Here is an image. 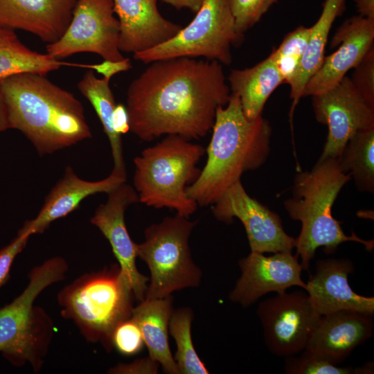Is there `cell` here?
Returning <instances> with one entry per match:
<instances>
[{"label":"cell","instance_id":"6da1fadb","mask_svg":"<svg viewBox=\"0 0 374 374\" xmlns=\"http://www.w3.org/2000/svg\"><path fill=\"white\" fill-rule=\"evenodd\" d=\"M230 95L217 61L179 57L152 62L127 90L130 131L145 141L163 135L204 137Z\"/></svg>","mask_w":374,"mask_h":374},{"label":"cell","instance_id":"7a4b0ae2","mask_svg":"<svg viewBox=\"0 0 374 374\" xmlns=\"http://www.w3.org/2000/svg\"><path fill=\"white\" fill-rule=\"evenodd\" d=\"M0 87L10 129L20 131L40 155L92 136L81 102L46 75L16 73L1 80Z\"/></svg>","mask_w":374,"mask_h":374},{"label":"cell","instance_id":"3957f363","mask_svg":"<svg viewBox=\"0 0 374 374\" xmlns=\"http://www.w3.org/2000/svg\"><path fill=\"white\" fill-rule=\"evenodd\" d=\"M211 130L206 164L198 178L186 188L187 195L198 206L215 203L244 172L261 167L271 150L269 121L262 115L248 119L234 93H231L225 106L217 109Z\"/></svg>","mask_w":374,"mask_h":374},{"label":"cell","instance_id":"277c9868","mask_svg":"<svg viewBox=\"0 0 374 374\" xmlns=\"http://www.w3.org/2000/svg\"><path fill=\"white\" fill-rule=\"evenodd\" d=\"M351 179L349 173L341 170L337 157L319 159L311 170L295 175L292 196L283 202V206L291 219L301 223L295 248L303 269L308 270L316 250L321 247L330 253L341 243L353 241L363 244L367 251L373 250V240H363L354 233L345 234L332 215L335 201Z\"/></svg>","mask_w":374,"mask_h":374},{"label":"cell","instance_id":"5b68a950","mask_svg":"<svg viewBox=\"0 0 374 374\" xmlns=\"http://www.w3.org/2000/svg\"><path fill=\"white\" fill-rule=\"evenodd\" d=\"M67 270L60 256L34 267L23 292L0 308V353L14 366L29 364L35 373L42 368L55 327L48 313L34 303L46 288L62 280Z\"/></svg>","mask_w":374,"mask_h":374},{"label":"cell","instance_id":"8992f818","mask_svg":"<svg viewBox=\"0 0 374 374\" xmlns=\"http://www.w3.org/2000/svg\"><path fill=\"white\" fill-rule=\"evenodd\" d=\"M206 153L202 145L177 135H167L134 159V188L139 202L155 208H167L188 217L198 205L186 188L199 177L197 164Z\"/></svg>","mask_w":374,"mask_h":374},{"label":"cell","instance_id":"52a82bcc","mask_svg":"<svg viewBox=\"0 0 374 374\" xmlns=\"http://www.w3.org/2000/svg\"><path fill=\"white\" fill-rule=\"evenodd\" d=\"M134 294L118 264L82 275L57 294L64 318L72 320L84 337L113 348L116 327L132 317Z\"/></svg>","mask_w":374,"mask_h":374},{"label":"cell","instance_id":"ba28073f","mask_svg":"<svg viewBox=\"0 0 374 374\" xmlns=\"http://www.w3.org/2000/svg\"><path fill=\"white\" fill-rule=\"evenodd\" d=\"M196 224L176 213L145 229V240L137 244V257L150 271L144 299H162L175 291L199 285L202 271L194 263L189 247Z\"/></svg>","mask_w":374,"mask_h":374},{"label":"cell","instance_id":"9c48e42d","mask_svg":"<svg viewBox=\"0 0 374 374\" xmlns=\"http://www.w3.org/2000/svg\"><path fill=\"white\" fill-rule=\"evenodd\" d=\"M193 19L172 39L134 54L144 64L179 57H204L229 65L231 47L243 36L235 30L229 0H204Z\"/></svg>","mask_w":374,"mask_h":374},{"label":"cell","instance_id":"30bf717a","mask_svg":"<svg viewBox=\"0 0 374 374\" xmlns=\"http://www.w3.org/2000/svg\"><path fill=\"white\" fill-rule=\"evenodd\" d=\"M113 0H76L64 35L46 45V53L61 60L78 53H93L105 60L125 59L118 48L119 21Z\"/></svg>","mask_w":374,"mask_h":374},{"label":"cell","instance_id":"8fae6325","mask_svg":"<svg viewBox=\"0 0 374 374\" xmlns=\"http://www.w3.org/2000/svg\"><path fill=\"white\" fill-rule=\"evenodd\" d=\"M257 314L264 339L274 355L289 357L305 350L321 316L307 293L284 292L260 303Z\"/></svg>","mask_w":374,"mask_h":374},{"label":"cell","instance_id":"7c38bea8","mask_svg":"<svg viewBox=\"0 0 374 374\" xmlns=\"http://www.w3.org/2000/svg\"><path fill=\"white\" fill-rule=\"evenodd\" d=\"M213 216L230 224L234 217L242 223L251 251L276 253L292 251L296 238L284 230L279 215L245 190L241 180L229 187L212 205Z\"/></svg>","mask_w":374,"mask_h":374},{"label":"cell","instance_id":"4fadbf2b","mask_svg":"<svg viewBox=\"0 0 374 374\" xmlns=\"http://www.w3.org/2000/svg\"><path fill=\"white\" fill-rule=\"evenodd\" d=\"M312 102L316 120L328 129L319 159L338 157L355 132L374 127V107L362 97L347 76L326 91L312 96Z\"/></svg>","mask_w":374,"mask_h":374},{"label":"cell","instance_id":"5bb4252c","mask_svg":"<svg viewBox=\"0 0 374 374\" xmlns=\"http://www.w3.org/2000/svg\"><path fill=\"white\" fill-rule=\"evenodd\" d=\"M105 203L98 206L90 220L109 241L121 270L139 301L145 299L149 278L136 268L137 244L127 229L125 213L127 207L139 202L134 188L125 182L107 193Z\"/></svg>","mask_w":374,"mask_h":374},{"label":"cell","instance_id":"9a60e30c","mask_svg":"<svg viewBox=\"0 0 374 374\" xmlns=\"http://www.w3.org/2000/svg\"><path fill=\"white\" fill-rule=\"evenodd\" d=\"M273 253L266 256L251 251L239 260L241 276L229 294L231 301L246 308L271 292L283 293L293 286L305 289L298 255H293L292 251Z\"/></svg>","mask_w":374,"mask_h":374},{"label":"cell","instance_id":"2e32d148","mask_svg":"<svg viewBox=\"0 0 374 374\" xmlns=\"http://www.w3.org/2000/svg\"><path fill=\"white\" fill-rule=\"evenodd\" d=\"M374 19L355 15L338 28L330 43L337 50L325 57L318 71L307 82L303 96L326 91L338 84L373 46Z\"/></svg>","mask_w":374,"mask_h":374},{"label":"cell","instance_id":"e0dca14e","mask_svg":"<svg viewBox=\"0 0 374 374\" xmlns=\"http://www.w3.org/2000/svg\"><path fill=\"white\" fill-rule=\"evenodd\" d=\"M354 271L353 262L346 259L319 260L315 272L306 283L309 300L320 316L351 310L373 316L374 298L355 292L348 283Z\"/></svg>","mask_w":374,"mask_h":374},{"label":"cell","instance_id":"ac0fdd59","mask_svg":"<svg viewBox=\"0 0 374 374\" xmlns=\"http://www.w3.org/2000/svg\"><path fill=\"white\" fill-rule=\"evenodd\" d=\"M119 21L118 48L121 52H143L174 37L183 28L165 19L157 8V0H113Z\"/></svg>","mask_w":374,"mask_h":374},{"label":"cell","instance_id":"d6986e66","mask_svg":"<svg viewBox=\"0 0 374 374\" xmlns=\"http://www.w3.org/2000/svg\"><path fill=\"white\" fill-rule=\"evenodd\" d=\"M373 317L351 310L321 316L305 352L332 364L341 362L356 347L371 337Z\"/></svg>","mask_w":374,"mask_h":374},{"label":"cell","instance_id":"ffe728a7","mask_svg":"<svg viewBox=\"0 0 374 374\" xmlns=\"http://www.w3.org/2000/svg\"><path fill=\"white\" fill-rule=\"evenodd\" d=\"M76 0H0V27L27 31L52 44L66 30Z\"/></svg>","mask_w":374,"mask_h":374},{"label":"cell","instance_id":"44dd1931","mask_svg":"<svg viewBox=\"0 0 374 374\" xmlns=\"http://www.w3.org/2000/svg\"><path fill=\"white\" fill-rule=\"evenodd\" d=\"M125 181L126 177L113 172L99 181L84 180L78 177L68 166L63 177L49 192L37 215L26 220L20 230L30 235L42 233L53 222L76 210L87 197L97 193L107 194Z\"/></svg>","mask_w":374,"mask_h":374},{"label":"cell","instance_id":"7402d4cb","mask_svg":"<svg viewBox=\"0 0 374 374\" xmlns=\"http://www.w3.org/2000/svg\"><path fill=\"white\" fill-rule=\"evenodd\" d=\"M170 296L143 299L134 308L132 318L138 323L148 348L149 357L169 374H179V370L168 344V326L172 312Z\"/></svg>","mask_w":374,"mask_h":374},{"label":"cell","instance_id":"603a6c76","mask_svg":"<svg viewBox=\"0 0 374 374\" xmlns=\"http://www.w3.org/2000/svg\"><path fill=\"white\" fill-rule=\"evenodd\" d=\"M228 80L231 93L239 97L243 113L249 120L261 115L269 97L284 83L269 56L252 67L232 70Z\"/></svg>","mask_w":374,"mask_h":374},{"label":"cell","instance_id":"cb8c5ba5","mask_svg":"<svg viewBox=\"0 0 374 374\" xmlns=\"http://www.w3.org/2000/svg\"><path fill=\"white\" fill-rule=\"evenodd\" d=\"M345 8L346 0H326L319 18L311 27L310 38L298 69L288 82L292 100L291 120L307 82L323 62L324 50L332 25Z\"/></svg>","mask_w":374,"mask_h":374},{"label":"cell","instance_id":"d4e9b609","mask_svg":"<svg viewBox=\"0 0 374 374\" xmlns=\"http://www.w3.org/2000/svg\"><path fill=\"white\" fill-rule=\"evenodd\" d=\"M85 67V64L71 63L51 55L34 51L24 45L12 29L0 27V80L19 73L46 75L62 66Z\"/></svg>","mask_w":374,"mask_h":374},{"label":"cell","instance_id":"484cf974","mask_svg":"<svg viewBox=\"0 0 374 374\" xmlns=\"http://www.w3.org/2000/svg\"><path fill=\"white\" fill-rule=\"evenodd\" d=\"M109 82L110 79L96 77L94 71L88 69L77 87L93 107L109 139L114 162L112 172L127 177L121 136L116 133L113 127V115L116 103Z\"/></svg>","mask_w":374,"mask_h":374},{"label":"cell","instance_id":"4316f807","mask_svg":"<svg viewBox=\"0 0 374 374\" xmlns=\"http://www.w3.org/2000/svg\"><path fill=\"white\" fill-rule=\"evenodd\" d=\"M341 170L349 173L361 192H374V127L355 132L337 157Z\"/></svg>","mask_w":374,"mask_h":374},{"label":"cell","instance_id":"83f0119b","mask_svg":"<svg viewBox=\"0 0 374 374\" xmlns=\"http://www.w3.org/2000/svg\"><path fill=\"white\" fill-rule=\"evenodd\" d=\"M193 311L182 308L172 312L168 329L175 341L177 352L174 357L181 374H208V370L196 353L191 337Z\"/></svg>","mask_w":374,"mask_h":374},{"label":"cell","instance_id":"f1b7e54d","mask_svg":"<svg viewBox=\"0 0 374 374\" xmlns=\"http://www.w3.org/2000/svg\"><path fill=\"white\" fill-rule=\"evenodd\" d=\"M311 27L300 26L289 33L278 47L269 55L283 78L288 84L296 73L306 48Z\"/></svg>","mask_w":374,"mask_h":374},{"label":"cell","instance_id":"f546056e","mask_svg":"<svg viewBox=\"0 0 374 374\" xmlns=\"http://www.w3.org/2000/svg\"><path fill=\"white\" fill-rule=\"evenodd\" d=\"M285 372L287 374H351L359 369L351 367H339L322 358L305 351L300 357H286Z\"/></svg>","mask_w":374,"mask_h":374},{"label":"cell","instance_id":"4dcf8cb0","mask_svg":"<svg viewBox=\"0 0 374 374\" xmlns=\"http://www.w3.org/2000/svg\"><path fill=\"white\" fill-rule=\"evenodd\" d=\"M278 0H229L235 32L244 33L258 22Z\"/></svg>","mask_w":374,"mask_h":374},{"label":"cell","instance_id":"1f68e13d","mask_svg":"<svg viewBox=\"0 0 374 374\" xmlns=\"http://www.w3.org/2000/svg\"><path fill=\"white\" fill-rule=\"evenodd\" d=\"M112 341L113 348L126 356L138 354L145 345L141 329L132 317L122 321L116 327Z\"/></svg>","mask_w":374,"mask_h":374},{"label":"cell","instance_id":"d6a6232c","mask_svg":"<svg viewBox=\"0 0 374 374\" xmlns=\"http://www.w3.org/2000/svg\"><path fill=\"white\" fill-rule=\"evenodd\" d=\"M350 78L353 85L362 97L374 107V48L366 53L353 69Z\"/></svg>","mask_w":374,"mask_h":374},{"label":"cell","instance_id":"836d02e7","mask_svg":"<svg viewBox=\"0 0 374 374\" xmlns=\"http://www.w3.org/2000/svg\"><path fill=\"white\" fill-rule=\"evenodd\" d=\"M30 236L19 229L17 236L0 249V287L8 282L12 265L17 256L26 247Z\"/></svg>","mask_w":374,"mask_h":374},{"label":"cell","instance_id":"e575fe53","mask_svg":"<svg viewBox=\"0 0 374 374\" xmlns=\"http://www.w3.org/2000/svg\"><path fill=\"white\" fill-rule=\"evenodd\" d=\"M159 364L150 357L138 359L130 364H120L109 371V373L115 374H154L158 371Z\"/></svg>","mask_w":374,"mask_h":374},{"label":"cell","instance_id":"d590c367","mask_svg":"<svg viewBox=\"0 0 374 374\" xmlns=\"http://www.w3.org/2000/svg\"><path fill=\"white\" fill-rule=\"evenodd\" d=\"M132 68V63L129 58L121 61L112 62L105 60L99 64H89V69L96 71L103 75L104 78L110 79L116 74L126 71Z\"/></svg>","mask_w":374,"mask_h":374},{"label":"cell","instance_id":"8d00e7d4","mask_svg":"<svg viewBox=\"0 0 374 374\" xmlns=\"http://www.w3.org/2000/svg\"><path fill=\"white\" fill-rule=\"evenodd\" d=\"M113 127L116 134H122L130 131L128 114L126 107L116 104L113 115Z\"/></svg>","mask_w":374,"mask_h":374},{"label":"cell","instance_id":"74e56055","mask_svg":"<svg viewBox=\"0 0 374 374\" xmlns=\"http://www.w3.org/2000/svg\"><path fill=\"white\" fill-rule=\"evenodd\" d=\"M177 9H188L193 12H197L200 8L204 0H161Z\"/></svg>","mask_w":374,"mask_h":374},{"label":"cell","instance_id":"f35d334b","mask_svg":"<svg viewBox=\"0 0 374 374\" xmlns=\"http://www.w3.org/2000/svg\"><path fill=\"white\" fill-rule=\"evenodd\" d=\"M359 15L374 19V0H353Z\"/></svg>","mask_w":374,"mask_h":374},{"label":"cell","instance_id":"ab89813d","mask_svg":"<svg viewBox=\"0 0 374 374\" xmlns=\"http://www.w3.org/2000/svg\"><path fill=\"white\" fill-rule=\"evenodd\" d=\"M9 129L7 109L0 87V134Z\"/></svg>","mask_w":374,"mask_h":374}]
</instances>
